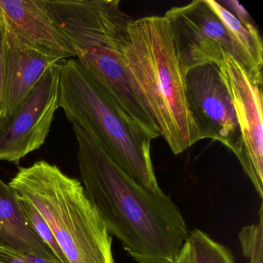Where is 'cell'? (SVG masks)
I'll list each match as a JSON object with an SVG mask.
<instances>
[{"label": "cell", "instance_id": "1", "mask_svg": "<svg viewBox=\"0 0 263 263\" xmlns=\"http://www.w3.org/2000/svg\"><path fill=\"white\" fill-rule=\"evenodd\" d=\"M84 191L110 235L138 263H174L189 235L178 206L121 169L95 140L73 126Z\"/></svg>", "mask_w": 263, "mask_h": 263}, {"label": "cell", "instance_id": "2", "mask_svg": "<svg viewBox=\"0 0 263 263\" xmlns=\"http://www.w3.org/2000/svg\"><path fill=\"white\" fill-rule=\"evenodd\" d=\"M123 52L134 84L160 135L175 155L200 141L187 108L185 73L178 62L168 22L164 16L132 20Z\"/></svg>", "mask_w": 263, "mask_h": 263}, {"label": "cell", "instance_id": "3", "mask_svg": "<svg viewBox=\"0 0 263 263\" xmlns=\"http://www.w3.org/2000/svg\"><path fill=\"white\" fill-rule=\"evenodd\" d=\"M9 184L41 213L69 263H115L111 236L79 180L42 160Z\"/></svg>", "mask_w": 263, "mask_h": 263}, {"label": "cell", "instance_id": "4", "mask_svg": "<svg viewBox=\"0 0 263 263\" xmlns=\"http://www.w3.org/2000/svg\"><path fill=\"white\" fill-rule=\"evenodd\" d=\"M59 107L140 185L162 191L152 164V140L110 102L77 58L61 63Z\"/></svg>", "mask_w": 263, "mask_h": 263}, {"label": "cell", "instance_id": "5", "mask_svg": "<svg viewBox=\"0 0 263 263\" xmlns=\"http://www.w3.org/2000/svg\"><path fill=\"white\" fill-rule=\"evenodd\" d=\"M60 30L78 53L92 47L123 53L129 42L132 18L119 0H46Z\"/></svg>", "mask_w": 263, "mask_h": 263}, {"label": "cell", "instance_id": "6", "mask_svg": "<svg viewBox=\"0 0 263 263\" xmlns=\"http://www.w3.org/2000/svg\"><path fill=\"white\" fill-rule=\"evenodd\" d=\"M187 108L200 140L218 141L237 158L241 150V135L233 103L218 66L204 64L186 73Z\"/></svg>", "mask_w": 263, "mask_h": 263}, {"label": "cell", "instance_id": "7", "mask_svg": "<svg viewBox=\"0 0 263 263\" xmlns=\"http://www.w3.org/2000/svg\"><path fill=\"white\" fill-rule=\"evenodd\" d=\"M178 62L184 73L204 64L218 66L232 57L227 30L207 0H195L166 12Z\"/></svg>", "mask_w": 263, "mask_h": 263}, {"label": "cell", "instance_id": "8", "mask_svg": "<svg viewBox=\"0 0 263 263\" xmlns=\"http://www.w3.org/2000/svg\"><path fill=\"white\" fill-rule=\"evenodd\" d=\"M62 62L44 72L22 107L0 128V161L18 164L45 144L59 108Z\"/></svg>", "mask_w": 263, "mask_h": 263}, {"label": "cell", "instance_id": "9", "mask_svg": "<svg viewBox=\"0 0 263 263\" xmlns=\"http://www.w3.org/2000/svg\"><path fill=\"white\" fill-rule=\"evenodd\" d=\"M233 103L241 135L238 158L260 198H263L262 86L255 84L227 54L218 66Z\"/></svg>", "mask_w": 263, "mask_h": 263}, {"label": "cell", "instance_id": "10", "mask_svg": "<svg viewBox=\"0 0 263 263\" xmlns=\"http://www.w3.org/2000/svg\"><path fill=\"white\" fill-rule=\"evenodd\" d=\"M76 58L110 102L132 122L152 141L161 136L134 84L123 53L105 47H92L78 53Z\"/></svg>", "mask_w": 263, "mask_h": 263}, {"label": "cell", "instance_id": "11", "mask_svg": "<svg viewBox=\"0 0 263 263\" xmlns=\"http://www.w3.org/2000/svg\"><path fill=\"white\" fill-rule=\"evenodd\" d=\"M4 27L24 47L58 62L76 58L70 41L52 19L46 0H0Z\"/></svg>", "mask_w": 263, "mask_h": 263}, {"label": "cell", "instance_id": "12", "mask_svg": "<svg viewBox=\"0 0 263 263\" xmlns=\"http://www.w3.org/2000/svg\"><path fill=\"white\" fill-rule=\"evenodd\" d=\"M4 30V92L0 128L22 107L44 72L59 63L24 47L10 30L5 27Z\"/></svg>", "mask_w": 263, "mask_h": 263}, {"label": "cell", "instance_id": "13", "mask_svg": "<svg viewBox=\"0 0 263 263\" xmlns=\"http://www.w3.org/2000/svg\"><path fill=\"white\" fill-rule=\"evenodd\" d=\"M0 247L27 252L60 263L24 216L17 194L0 178Z\"/></svg>", "mask_w": 263, "mask_h": 263}, {"label": "cell", "instance_id": "14", "mask_svg": "<svg viewBox=\"0 0 263 263\" xmlns=\"http://www.w3.org/2000/svg\"><path fill=\"white\" fill-rule=\"evenodd\" d=\"M224 24L232 47V58L255 84L262 86L263 44L250 20L241 21L215 0H207Z\"/></svg>", "mask_w": 263, "mask_h": 263}, {"label": "cell", "instance_id": "15", "mask_svg": "<svg viewBox=\"0 0 263 263\" xmlns=\"http://www.w3.org/2000/svg\"><path fill=\"white\" fill-rule=\"evenodd\" d=\"M186 241L190 246L193 263H235L229 249L199 229L189 232Z\"/></svg>", "mask_w": 263, "mask_h": 263}, {"label": "cell", "instance_id": "16", "mask_svg": "<svg viewBox=\"0 0 263 263\" xmlns=\"http://www.w3.org/2000/svg\"><path fill=\"white\" fill-rule=\"evenodd\" d=\"M17 197L24 216L31 226L32 229L35 231L36 235L50 248V250L54 254L60 263H69L61 251V248L58 246V241L55 239L50 227L41 213L36 210V208L27 198L18 195V194Z\"/></svg>", "mask_w": 263, "mask_h": 263}, {"label": "cell", "instance_id": "17", "mask_svg": "<svg viewBox=\"0 0 263 263\" xmlns=\"http://www.w3.org/2000/svg\"><path fill=\"white\" fill-rule=\"evenodd\" d=\"M240 242L243 254L250 263H263V207L259 211L258 224L246 226L240 232Z\"/></svg>", "mask_w": 263, "mask_h": 263}, {"label": "cell", "instance_id": "18", "mask_svg": "<svg viewBox=\"0 0 263 263\" xmlns=\"http://www.w3.org/2000/svg\"><path fill=\"white\" fill-rule=\"evenodd\" d=\"M4 42H5V30H4V23L0 14V108L2 104L3 92H4Z\"/></svg>", "mask_w": 263, "mask_h": 263}, {"label": "cell", "instance_id": "19", "mask_svg": "<svg viewBox=\"0 0 263 263\" xmlns=\"http://www.w3.org/2000/svg\"><path fill=\"white\" fill-rule=\"evenodd\" d=\"M0 263H26L16 251L0 247Z\"/></svg>", "mask_w": 263, "mask_h": 263}, {"label": "cell", "instance_id": "20", "mask_svg": "<svg viewBox=\"0 0 263 263\" xmlns=\"http://www.w3.org/2000/svg\"><path fill=\"white\" fill-rule=\"evenodd\" d=\"M174 263H193L190 246L185 241Z\"/></svg>", "mask_w": 263, "mask_h": 263}, {"label": "cell", "instance_id": "21", "mask_svg": "<svg viewBox=\"0 0 263 263\" xmlns=\"http://www.w3.org/2000/svg\"><path fill=\"white\" fill-rule=\"evenodd\" d=\"M20 253L26 263H52L44 258H40V257L27 253V252H20Z\"/></svg>", "mask_w": 263, "mask_h": 263}]
</instances>
